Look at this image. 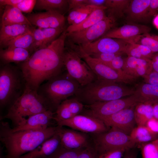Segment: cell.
<instances>
[{
  "mask_svg": "<svg viewBox=\"0 0 158 158\" xmlns=\"http://www.w3.org/2000/svg\"><path fill=\"white\" fill-rule=\"evenodd\" d=\"M99 7L100 6L86 5L79 14L72 25H76L81 22L85 19L95 10Z\"/></svg>",
  "mask_w": 158,
  "mask_h": 158,
  "instance_id": "ab89813d",
  "label": "cell"
},
{
  "mask_svg": "<svg viewBox=\"0 0 158 158\" xmlns=\"http://www.w3.org/2000/svg\"><path fill=\"white\" fill-rule=\"evenodd\" d=\"M33 28L29 25L22 24L1 26L0 31V46L6 47L10 41Z\"/></svg>",
  "mask_w": 158,
  "mask_h": 158,
  "instance_id": "4316f807",
  "label": "cell"
},
{
  "mask_svg": "<svg viewBox=\"0 0 158 158\" xmlns=\"http://www.w3.org/2000/svg\"><path fill=\"white\" fill-rule=\"evenodd\" d=\"M58 126H67L74 130L94 134L106 132L109 129L101 120L89 115H78L67 120L56 121Z\"/></svg>",
  "mask_w": 158,
  "mask_h": 158,
  "instance_id": "7c38bea8",
  "label": "cell"
},
{
  "mask_svg": "<svg viewBox=\"0 0 158 158\" xmlns=\"http://www.w3.org/2000/svg\"><path fill=\"white\" fill-rule=\"evenodd\" d=\"M122 70L136 78H143L152 71V60L128 56L124 58Z\"/></svg>",
  "mask_w": 158,
  "mask_h": 158,
  "instance_id": "d6986e66",
  "label": "cell"
},
{
  "mask_svg": "<svg viewBox=\"0 0 158 158\" xmlns=\"http://www.w3.org/2000/svg\"><path fill=\"white\" fill-rule=\"evenodd\" d=\"M151 29L150 27L145 25L127 24L111 29L102 37L127 40L140 35L149 33Z\"/></svg>",
  "mask_w": 158,
  "mask_h": 158,
  "instance_id": "ac0fdd59",
  "label": "cell"
},
{
  "mask_svg": "<svg viewBox=\"0 0 158 158\" xmlns=\"http://www.w3.org/2000/svg\"><path fill=\"white\" fill-rule=\"evenodd\" d=\"M27 86L23 74L18 66L10 63L0 68V110L7 111L23 94Z\"/></svg>",
  "mask_w": 158,
  "mask_h": 158,
  "instance_id": "5b68a950",
  "label": "cell"
},
{
  "mask_svg": "<svg viewBox=\"0 0 158 158\" xmlns=\"http://www.w3.org/2000/svg\"><path fill=\"white\" fill-rule=\"evenodd\" d=\"M135 106L100 120L109 128L119 130L130 135L136 124L134 113Z\"/></svg>",
  "mask_w": 158,
  "mask_h": 158,
  "instance_id": "5bb4252c",
  "label": "cell"
},
{
  "mask_svg": "<svg viewBox=\"0 0 158 158\" xmlns=\"http://www.w3.org/2000/svg\"><path fill=\"white\" fill-rule=\"evenodd\" d=\"M94 135L95 148L98 154L114 150L131 149L134 148L136 145L130 135L113 128Z\"/></svg>",
  "mask_w": 158,
  "mask_h": 158,
  "instance_id": "ba28073f",
  "label": "cell"
},
{
  "mask_svg": "<svg viewBox=\"0 0 158 158\" xmlns=\"http://www.w3.org/2000/svg\"><path fill=\"white\" fill-rule=\"evenodd\" d=\"M77 52L84 60L97 78L117 83H133L136 78L128 75L122 70L113 69L79 50Z\"/></svg>",
  "mask_w": 158,
  "mask_h": 158,
  "instance_id": "30bf717a",
  "label": "cell"
},
{
  "mask_svg": "<svg viewBox=\"0 0 158 158\" xmlns=\"http://www.w3.org/2000/svg\"><path fill=\"white\" fill-rule=\"evenodd\" d=\"M106 0H86L87 5H92L97 6H105Z\"/></svg>",
  "mask_w": 158,
  "mask_h": 158,
  "instance_id": "681fc988",
  "label": "cell"
},
{
  "mask_svg": "<svg viewBox=\"0 0 158 158\" xmlns=\"http://www.w3.org/2000/svg\"><path fill=\"white\" fill-rule=\"evenodd\" d=\"M154 117L158 120V103L153 105Z\"/></svg>",
  "mask_w": 158,
  "mask_h": 158,
  "instance_id": "816d5d0a",
  "label": "cell"
},
{
  "mask_svg": "<svg viewBox=\"0 0 158 158\" xmlns=\"http://www.w3.org/2000/svg\"><path fill=\"white\" fill-rule=\"evenodd\" d=\"M152 60L156 61L158 63V53L154 54Z\"/></svg>",
  "mask_w": 158,
  "mask_h": 158,
  "instance_id": "f5cc1de1",
  "label": "cell"
},
{
  "mask_svg": "<svg viewBox=\"0 0 158 158\" xmlns=\"http://www.w3.org/2000/svg\"><path fill=\"white\" fill-rule=\"evenodd\" d=\"M130 0H106L105 5L109 12L108 16H113L116 19L125 15L126 10Z\"/></svg>",
  "mask_w": 158,
  "mask_h": 158,
  "instance_id": "1f68e13d",
  "label": "cell"
},
{
  "mask_svg": "<svg viewBox=\"0 0 158 158\" xmlns=\"http://www.w3.org/2000/svg\"><path fill=\"white\" fill-rule=\"evenodd\" d=\"M48 110H50L48 106L37 91L26 86L23 94L6 114L0 116V119H9L14 128L24 124L30 116Z\"/></svg>",
  "mask_w": 158,
  "mask_h": 158,
  "instance_id": "8992f818",
  "label": "cell"
},
{
  "mask_svg": "<svg viewBox=\"0 0 158 158\" xmlns=\"http://www.w3.org/2000/svg\"><path fill=\"white\" fill-rule=\"evenodd\" d=\"M78 52L70 48L65 49L64 67L68 74L77 81L80 86L91 83L97 78L87 64L81 60Z\"/></svg>",
  "mask_w": 158,
  "mask_h": 158,
  "instance_id": "52a82bcc",
  "label": "cell"
},
{
  "mask_svg": "<svg viewBox=\"0 0 158 158\" xmlns=\"http://www.w3.org/2000/svg\"><path fill=\"white\" fill-rule=\"evenodd\" d=\"M138 153L134 148L126 150L122 158H137Z\"/></svg>",
  "mask_w": 158,
  "mask_h": 158,
  "instance_id": "c3c4849f",
  "label": "cell"
},
{
  "mask_svg": "<svg viewBox=\"0 0 158 158\" xmlns=\"http://www.w3.org/2000/svg\"><path fill=\"white\" fill-rule=\"evenodd\" d=\"M16 24L32 26L26 17L18 8L10 5L5 6L1 18V26Z\"/></svg>",
  "mask_w": 158,
  "mask_h": 158,
  "instance_id": "484cf974",
  "label": "cell"
},
{
  "mask_svg": "<svg viewBox=\"0 0 158 158\" xmlns=\"http://www.w3.org/2000/svg\"><path fill=\"white\" fill-rule=\"evenodd\" d=\"M140 103L154 105L158 103V86L147 83L138 85L134 94Z\"/></svg>",
  "mask_w": 158,
  "mask_h": 158,
  "instance_id": "d4e9b609",
  "label": "cell"
},
{
  "mask_svg": "<svg viewBox=\"0 0 158 158\" xmlns=\"http://www.w3.org/2000/svg\"><path fill=\"white\" fill-rule=\"evenodd\" d=\"M22 0H0L1 6L10 5L13 6L20 2Z\"/></svg>",
  "mask_w": 158,
  "mask_h": 158,
  "instance_id": "f907efd6",
  "label": "cell"
},
{
  "mask_svg": "<svg viewBox=\"0 0 158 158\" xmlns=\"http://www.w3.org/2000/svg\"><path fill=\"white\" fill-rule=\"evenodd\" d=\"M68 8L67 0H36L34 9L55 11L63 15Z\"/></svg>",
  "mask_w": 158,
  "mask_h": 158,
  "instance_id": "f1b7e54d",
  "label": "cell"
},
{
  "mask_svg": "<svg viewBox=\"0 0 158 158\" xmlns=\"http://www.w3.org/2000/svg\"><path fill=\"white\" fill-rule=\"evenodd\" d=\"M150 0H131L125 15L128 22L133 23H143L149 19L148 11Z\"/></svg>",
  "mask_w": 158,
  "mask_h": 158,
  "instance_id": "44dd1931",
  "label": "cell"
},
{
  "mask_svg": "<svg viewBox=\"0 0 158 158\" xmlns=\"http://www.w3.org/2000/svg\"><path fill=\"white\" fill-rule=\"evenodd\" d=\"M128 44L124 40L102 37L91 43L80 46L73 45L71 47L89 55L104 53L124 54L125 49Z\"/></svg>",
  "mask_w": 158,
  "mask_h": 158,
  "instance_id": "4fadbf2b",
  "label": "cell"
},
{
  "mask_svg": "<svg viewBox=\"0 0 158 158\" xmlns=\"http://www.w3.org/2000/svg\"><path fill=\"white\" fill-rule=\"evenodd\" d=\"M142 145L141 147L142 158H158V138Z\"/></svg>",
  "mask_w": 158,
  "mask_h": 158,
  "instance_id": "e575fe53",
  "label": "cell"
},
{
  "mask_svg": "<svg viewBox=\"0 0 158 158\" xmlns=\"http://www.w3.org/2000/svg\"><path fill=\"white\" fill-rule=\"evenodd\" d=\"M11 128L8 122H0V141L5 148L4 158H19L34 150L56 133L57 126L15 132Z\"/></svg>",
  "mask_w": 158,
  "mask_h": 158,
  "instance_id": "7a4b0ae2",
  "label": "cell"
},
{
  "mask_svg": "<svg viewBox=\"0 0 158 158\" xmlns=\"http://www.w3.org/2000/svg\"><path fill=\"white\" fill-rule=\"evenodd\" d=\"M56 133L59 137L61 146L66 149H83L89 146L87 138L83 133L59 126Z\"/></svg>",
  "mask_w": 158,
  "mask_h": 158,
  "instance_id": "2e32d148",
  "label": "cell"
},
{
  "mask_svg": "<svg viewBox=\"0 0 158 158\" xmlns=\"http://www.w3.org/2000/svg\"><path fill=\"white\" fill-rule=\"evenodd\" d=\"M139 103L138 99L133 94L126 98L96 102L86 106L89 109L88 115L101 119L122 110L135 106Z\"/></svg>",
  "mask_w": 158,
  "mask_h": 158,
  "instance_id": "8fae6325",
  "label": "cell"
},
{
  "mask_svg": "<svg viewBox=\"0 0 158 158\" xmlns=\"http://www.w3.org/2000/svg\"><path fill=\"white\" fill-rule=\"evenodd\" d=\"M116 19L108 16L94 25L85 29L70 33L66 37L71 46H80L91 43L102 37L116 25Z\"/></svg>",
  "mask_w": 158,
  "mask_h": 158,
  "instance_id": "9c48e42d",
  "label": "cell"
},
{
  "mask_svg": "<svg viewBox=\"0 0 158 158\" xmlns=\"http://www.w3.org/2000/svg\"><path fill=\"white\" fill-rule=\"evenodd\" d=\"M80 86L66 71L42 83L38 89L37 92L50 110L55 113L61 103L74 95Z\"/></svg>",
  "mask_w": 158,
  "mask_h": 158,
  "instance_id": "277c9868",
  "label": "cell"
},
{
  "mask_svg": "<svg viewBox=\"0 0 158 158\" xmlns=\"http://www.w3.org/2000/svg\"><path fill=\"white\" fill-rule=\"evenodd\" d=\"M122 54L121 53H104L95 54L89 56L106 65L111 62L115 57L121 55Z\"/></svg>",
  "mask_w": 158,
  "mask_h": 158,
  "instance_id": "8d00e7d4",
  "label": "cell"
},
{
  "mask_svg": "<svg viewBox=\"0 0 158 158\" xmlns=\"http://www.w3.org/2000/svg\"><path fill=\"white\" fill-rule=\"evenodd\" d=\"M26 17L32 25L40 28H63L65 23L63 15L53 11L30 14Z\"/></svg>",
  "mask_w": 158,
  "mask_h": 158,
  "instance_id": "9a60e30c",
  "label": "cell"
},
{
  "mask_svg": "<svg viewBox=\"0 0 158 158\" xmlns=\"http://www.w3.org/2000/svg\"><path fill=\"white\" fill-rule=\"evenodd\" d=\"M154 133L158 135V120L154 117L149 120L145 125Z\"/></svg>",
  "mask_w": 158,
  "mask_h": 158,
  "instance_id": "f6af8a7d",
  "label": "cell"
},
{
  "mask_svg": "<svg viewBox=\"0 0 158 158\" xmlns=\"http://www.w3.org/2000/svg\"><path fill=\"white\" fill-rule=\"evenodd\" d=\"M55 113L48 110L29 117L21 126L11 128L13 132L24 130H40L46 129L54 119Z\"/></svg>",
  "mask_w": 158,
  "mask_h": 158,
  "instance_id": "ffe728a7",
  "label": "cell"
},
{
  "mask_svg": "<svg viewBox=\"0 0 158 158\" xmlns=\"http://www.w3.org/2000/svg\"><path fill=\"white\" fill-rule=\"evenodd\" d=\"M97 155L95 148L88 146L84 149L77 158H96Z\"/></svg>",
  "mask_w": 158,
  "mask_h": 158,
  "instance_id": "60d3db41",
  "label": "cell"
},
{
  "mask_svg": "<svg viewBox=\"0 0 158 158\" xmlns=\"http://www.w3.org/2000/svg\"><path fill=\"white\" fill-rule=\"evenodd\" d=\"M31 55L29 51L23 48L12 47L1 49L0 59L2 65L11 63H20L27 60Z\"/></svg>",
  "mask_w": 158,
  "mask_h": 158,
  "instance_id": "cb8c5ba5",
  "label": "cell"
},
{
  "mask_svg": "<svg viewBox=\"0 0 158 158\" xmlns=\"http://www.w3.org/2000/svg\"><path fill=\"white\" fill-rule=\"evenodd\" d=\"M107 8L100 6L95 10L85 19L80 23L69 25L66 29L67 33L80 31L90 27L107 16L105 12Z\"/></svg>",
  "mask_w": 158,
  "mask_h": 158,
  "instance_id": "83f0119b",
  "label": "cell"
},
{
  "mask_svg": "<svg viewBox=\"0 0 158 158\" xmlns=\"http://www.w3.org/2000/svg\"><path fill=\"white\" fill-rule=\"evenodd\" d=\"M68 3V11L71 10L75 8L87 5L85 4L86 0H67Z\"/></svg>",
  "mask_w": 158,
  "mask_h": 158,
  "instance_id": "bcb514c9",
  "label": "cell"
},
{
  "mask_svg": "<svg viewBox=\"0 0 158 158\" xmlns=\"http://www.w3.org/2000/svg\"><path fill=\"white\" fill-rule=\"evenodd\" d=\"M125 41L128 42L143 45L154 53H158V35H151L148 33L140 35Z\"/></svg>",
  "mask_w": 158,
  "mask_h": 158,
  "instance_id": "d6a6232c",
  "label": "cell"
},
{
  "mask_svg": "<svg viewBox=\"0 0 158 158\" xmlns=\"http://www.w3.org/2000/svg\"><path fill=\"white\" fill-rule=\"evenodd\" d=\"M135 90L116 83L97 78L87 85L80 86L75 98L90 105L96 102L121 98L134 94Z\"/></svg>",
  "mask_w": 158,
  "mask_h": 158,
  "instance_id": "3957f363",
  "label": "cell"
},
{
  "mask_svg": "<svg viewBox=\"0 0 158 158\" xmlns=\"http://www.w3.org/2000/svg\"><path fill=\"white\" fill-rule=\"evenodd\" d=\"M61 145L59 137L56 133L35 150L19 158H45L54 153Z\"/></svg>",
  "mask_w": 158,
  "mask_h": 158,
  "instance_id": "603a6c76",
  "label": "cell"
},
{
  "mask_svg": "<svg viewBox=\"0 0 158 158\" xmlns=\"http://www.w3.org/2000/svg\"><path fill=\"white\" fill-rule=\"evenodd\" d=\"M86 6L85 5L75 8L70 11L67 18L68 23L70 25L73 24L79 14Z\"/></svg>",
  "mask_w": 158,
  "mask_h": 158,
  "instance_id": "7bdbcfd3",
  "label": "cell"
},
{
  "mask_svg": "<svg viewBox=\"0 0 158 158\" xmlns=\"http://www.w3.org/2000/svg\"><path fill=\"white\" fill-rule=\"evenodd\" d=\"M121 56H116L111 62L106 65L116 70H122L124 64V58H122Z\"/></svg>",
  "mask_w": 158,
  "mask_h": 158,
  "instance_id": "b9f144b4",
  "label": "cell"
},
{
  "mask_svg": "<svg viewBox=\"0 0 158 158\" xmlns=\"http://www.w3.org/2000/svg\"><path fill=\"white\" fill-rule=\"evenodd\" d=\"M36 1V0H22L13 6L18 8L22 12L30 13L34 9Z\"/></svg>",
  "mask_w": 158,
  "mask_h": 158,
  "instance_id": "74e56055",
  "label": "cell"
},
{
  "mask_svg": "<svg viewBox=\"0 0 158 158\" xmlns=\"http://www.w3.org/2000/svg\"><path fill=\"white\" fill-rule=\"evenodd\" d=\"M127 150L122 148L106 151L98 154L96 158H122Z\"/></svg>",
  "mask_w": 158,
  "mask_h": 158,
  "instance_id": "f35d334b",
  "label": "cell"
},
{
  "mask_svg": "<svg viewBox=\"0 0 158 158\" xmlns=\"http://www.w3.org/2000/svg\"><path fill=\"white\" fill-rule=\"evenodd\" d=\"M66 29L47 47L33 53L18 67L23 73L27 86L37 91L40 86L63 71Z\"/></svg>",
  "mask_w": 158,
  "mask_h": 158,
  "instance_id": "6da1fadb",
  "label": "cell"
},
{
  "mask_svg": "<svg viewBox=\"0 0 158 158\" xmlns=\"http://www.w3.org/2000/svg\"><path fill=\"white\" fill-rule=\"evenodd\" d=\"M145 83L158 86V73L152 71L143 78Z\"/></svg>",
  "mask_w": 158,
  "mask_h": 158,
  "instance_id": "ee69618b",
  "label": "cell"
},
{
  "mask_svg": "<svg viewBox=\"0 0 158 158\" xmlns=\"http://www.w3.org/2000/svg\"><path fill=\"white\" fill-rule=\"evenodd\" d=\"M83 104L74 98L62 101L56 109L54 119L56 121L68 119L78 115L83 110Z\"/></svg>",
  "mask_w": 158,
  "mask_h": 158,
  "instance_id": "7402d4cb",
  "label": "cell"
},
{
  "mask_svg": "<svg viewBox=\"0 0 158 158\" xmlns=\"http://www.w3.org/2000/svg\"><path fill=\"white\" fill-rule=\"evenodd\" d=\"M158 135L151 131L146 126L135 127L130 135L136 144L150 142L158 138Z\"/></svg>",
  "mask_w": 158,
  "mask_h": 158,
  "instance_id": "4dcf8cb0",
  "label": "cell"
},
{
  "mask_svg": "<svg viewBox=\"0 0 158 158\" xmlns=\"http://www.w3.org/2000/svg\"><path fill=\"white\" fill-rule=\"evenodd\" d=\"M65 30L64 27L55 28H34L33 31L34 41L29 50L31 55L36 50L49 45Z\"/></svg>",
  "mask_w": 158,
  "mask_h": 158,
  "instance_id": "e0dca14e",
  "label": "cell"
},
{
  "mask_svg": "<svg viewBox=\"0 0 158 158\" xmlns=\"http://www.w3.org/2000/svg\"><path fill=\"white\" fill-rule=\"evenodd\" d=\"M158 8V0H150L148 11V17L153 16Z\"/></svg>",
  "mask_w": 158,
  "mask_h": 158,
  "instance_id": "7dc6e473",
  "label": "cell"
},
{
  "mask_svg": "<svg viewBox=\"0 0 158 158\" xmlns=\"http://www.w3.org/2000/svg\"><path fill=\"white\" fill-rule=\"evenodd\" d=\"M31 29L10 41L7 44V48L16 47L26 49L29 52L34 41L33 30Z\"/></svg>",
  "mask_w": 158,
  "mask_h": 158,
  "instance_id": "836d02e7",
  "label": "cell"
},
{
  "mask_svg": "<svg viewBox=\"0 0 158 158\" xmlns=\"http://www.w3.org/2000/svg\"><path fill=\"white\" fill-rule=\"evenodd\" d=\"M85 149L67 150L61 145L54 153L45 158H77Z\"/></svg>",
  "mask_w": 158,
  "mask_h": 158,
  "instance_id": "d590c367",
  "label": "cell"
},
{
  "mask_svg": "<svg viewBox=\"0 0 158 158\" xmlns=\"http://www.w3.org/2000/svg\"><path fill=\"white\" fill-rule=\"evenodd\" d=\"M134 113L137 126H145L147 121L154 117L153 105L139 103L135 106Z\"/></svg>",
  "mask_w": 158,
  "mask_h": 158,
  "instance_id": "f546056e",
  "label": "cell"
}]
</instances>
